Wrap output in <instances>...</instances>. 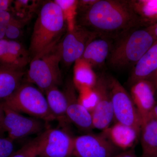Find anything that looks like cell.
I'll return each instance as SVG.
<instances>
[{"label":"cell","instance_id":"obj_8","mask_svg":"<svg viewBox=\"0 0 157 157\" xmlns=\"http://www.w3.org/2000/svg\"><path fill=\"white\" fill-rule=\"evenodd\" d=\"M98 35L85 28L75 25L72 30L67 31L59 41L61 63L70 67L81 58L90 41Z\"/></svg>","mask_w":157,"mask_h":157},{"label":"cell","instance_id":"obj_32","mask_svg":"<svg viewBox=\"0 0 157 157\" xmlns=\"http://www.w3.org/2000/svg\"><path fill=\"white\" fill-rule=\"evenodd\" d=\"M4 114L2 107H0V135H2L5 132L3 126V121H4Z\"/></svg>","mask_w":157,"mask_h":157},{"label":"cell","instance_id":"obj_30","mask_svg":"<svg viewBox=\"0 0 157 157\" xmlns=\"http://www.w3.org/2000/svg\"><path fill=\"white\" fill-rule=\"evenodd\" d=\"M113 157H137L135 154L134 148L124 151L122 152L119 153Z\"/></svg>","mask_w":157,"mask_h":157},{"label":"cell","instance_id":"obj_19","mask_svg":"<svg viewBox=\"0 0 157 157\" xmlns=\"http://www.w3.org/2000/svg\"><path fill=\"white\" fill-rule=\"evenodd\" d=\"M140 138L141 157H155L157 155V120L150 117L141 124Z\"/></svg>","mask_w":157,"mask_h":157},{"label":"cell","instance_id":"obj_31","mask_svg":"<svg viewBox=\"0 0 157 157\" xmlns=\"http://www.w3.org/2000/svg\"><path fill=\"white\" fill-rule=\"evenodd\" d=\"M147 29L151 33L156 41L157 40V22L151 25L146 27Z\"/></svg>","mask_w":157,"mask_h":157},{"label":"cell","instance_id":"obj_24","mask_svg":"<svg viewBox=\"0 0 157 157\" xmlns=\"http://www.w3.org/2000/svg\"><path fill=\"white\" fill-rule=\"evenodd\" d=\"M38 1L29 0H18L13 2V9L18 16L17 18L28 20L33 11L38 7Z\"/></svg>","mask_w":157,"mask_h":157},{"label":"cell","instance_id":"obj_18","mask_svg":"<svg viewBox=\"0 0 157 157\" xmlns=\"http://www.w3.org/2000/svg\"><path fill=\"white\" fill-rule=\"evenodd\" d=\"M23 69L0 65V99L11 96L21 84Z\"/></svg>","mask_w":157,"mask_h":157},{"label":"cell","instance_id":"obj_2","mask_svg":"<svg viewBox=\"0 0 157 157\" xmlns=\"http://www.w3.org/2000/svg\"><path fill=\"white\" fill-rule=\"evenodd\" d=\"M67 28L61 9L53 1L43 3L34 25L30 44L32 58L59 42Z\"/></svg>","mask_w":157,"mask_h":157},{"label":"cell","instance_id":"obj_37","mask_svg":"<svg viewBox=\"0 0 157 157\" xmlns=\"http://www.w3.org/2000/svg\"></svg>","mask_w":157,"mask_h":157},{"label":"cell","instance_id":"obj_10","mask_svg":"<svg viewBox=\"0 0 157 157\" xmlns=\"http://www.w3.org/2000/svg\"><path fill=\"white\" fill-rule=\"evenodd\" d=\"M95 91L98 101L91 113L94 128L104 131L109 128L114 119L113 109L106 75L98 76Z\"/></svg>","mask_w":157,"mask_h":157},{"label":"cell","instance_id":"obj_21","mask_svg":"<svg viewBox=\"0 0 157 157\" xmlns=\"http://www.w3.org/2000/svg\"><path fill=\"white\" fill-rule=\"evenodd\" d=\"M45 93L51 112L56 119L63 121L67 118V101L64 93L60 90L57 86H53L47 90Z\"/></svg>","mask_w":157,"mask_h":157},{"label":"cell","instance_id":"obj_33","mask_svg":"<svg viewBox=\"0 0 157 157\" xmlns=\"http://www.w3.org/2000/svg\"><path fill=\"white\" fill-rule=\"evenodd\" d=\"M147 80L151 82L154 86L156 90L157 88V70L149 77Z\"/></svg>","mask_w":157,"mask_h":157},{"label":"cell","instance_id":"obj_1","mask_svg":"<svg viewBox=\"0 0 157 157\" xmlns=\"http://www.w3.org/2000/svg\"><path fill=\"white\" fill-rule=\"evenodd\" d=\"M76 25L113 41L143 26L131 1L127 0L78 1Z\"/></svg>","mask_w":157,"mask_h":157},{"label":"cell","instance_id":"obj_17","mask_svg":"<svg viewBox=\"0 0 157 157\" xmlns=\"http://www.w3.org/2000/svg\"><path fill=\"white\" fill-rule=\"evenodd\" d=\"M157 70V40L133 67L130 78L132 85L148 79Z\"/></svg>","mask_w":157,"mask_h":157},{"label":"cell","instance_id":"obj_13","mask_svg":"<svg viewBox=\"0 0 157 157\" xmlns=\"http://www.w3.org/2000/svg\"><path fill=\"white\" fill-rule=\"evenodd\" d=\"M155 92L153 84L147 79L140 80L132 85L130 95L140 117L141 123L149 118L157 104Z\"/></svg>","mask_w":157,"mask_h":157},{"label":"cell","instance_id":"obj_6","mask_svg":"<svg viewBox=\"0 0 157 157\" xmlns=\"http://www.w3.org/2000/svg\"><path fill=\"white\" fill-rule=\"evenodd\" d=\"M114 119L117 122L129 126L140 132L141 120L130 94L120 82L107 75Z\"/></svg>","mask_w":157,"mask_h":157},{"label":"cell","instance_id":"obj_27","mask_svg":"<svg viewBox=\"0 0 157 157\" xmlns=\"http://www.w3.org/2000/svg\"><path fill=\"white\" fill-rule=\"evenodd\" d=\"M13 141L8 137H0V157H10L13 154L14 150Z\"/></svg>","mask_w":157,"mask_h":157},{"label":"cell","instance_id":"obj_9","mask_svg":"<svg viewBox=\"0 0 157 157\" xmlns=\"http://www.w3.org/2000/svg\"><path fill=\"white\" fill-rule=\"evenodd\" d=\"M0 107L4 112V130L8 133V137L13 141L36 134L42 130L43 124L39 119L24 116L3 102L0 104Z\"/></svg>","mask_w":157,"mask_h":157},{"label":"cell","instance_id":"obj_25","mask_svg":"<svg viewBox=\"0 0 157 157\" xmlns=\"http://www.w3.org/2000/svg\"><path fill=\"white\" fill-rule=\"evenodd\" d=\"M28 20L20 19L14 16L6 29L5 39L17 41L21 36L25 24Z\"/></svg>","mask_w":157,"mask_h":157},{"label":"cell","instance_id":"obj_12","mask_svg":"<svg viewBox=\"0 0 157 157\" xmlns=\"http://www.w3.org/2000/svg\"><path fill=\"white\" fill-rule=\"evenodd\" d=\"M75 89L73 81L69 80L63 91L67 101V118L82 130L90 131L94 128L91 113L79 101Z\"/></svg>","mask_w":157,"mask_h":157},{"label":"cell","instance_id":"obj_34","mask_svg":"<svg viewBox=\"0 0 157 157\" xmlns=\"http://www.w3.org/2000/svg\"><path fill=\"white\" fill-rule=\"evenodd\" d=\"M150 117L157 120V103L154 107L151 114Z\"/></svg>","mask_w":157,"mask_h":157},{"label":"cell","instance_id":"obj_5","mask_svg":"<svg viewBox=\"0 0 157 157\" xmlns=\"http://www.w3.org/2000/svg\"><path fill=\"white\" fill-rule=\"evenodd\" d=\"M3 103L19 113H27L46 121L56 119L51 112L46 97L37 88L28 83H21Z\"/></svg>","mask_w":157,"mask_h":157},{"label":"cell","instance_id":"obj_26","mask_svg":"<svg viewBox=\"0 0 157 157\" xmlns=\"http://www.w3.org/2000/svg\"><path fill=\"white\" fill-rule=\"evenodd\" d=\"M38 137L22 147L10 157H38Z\"/></svg>","mask_w":157,"mask_h":157},{"label":"cell","instance_id":"obj_29","mask_svg":"<svg viewBox=\"0 0 157 157\" xmlns=\"http://www.w3.org/2000/svg\"><path fill=\"white\" fill-rule=\"evenodd\" d=\"M13 2L10 0H0V11H10Z\"/></svg>","mask_w":157,"mask_h":157},{"label":"cell","instance_id":"obj_7","mask_svg":"<svg viewBox=\"0 0 157 157\" xmlns=\"http://www.w3.org/2000/svg\"><path fill=\"white\" fill-rule=\"evenodd\" d=\"M74 138L59 129H49L38 136V157L73 156Z\"/></svg>","mask_w":157,"mask_h":157},{"label":"cell","instance_id":"obj_36","mask_svg":"<svg viewBox=\"0 0 157 157\" xmlns=\"http://www.w3.org/2000/svg\"><path fill=\"white\" fill-rule=\"evenodd\" d=\"M155 157H157V155H156L155 156Z\"/></svg>","mask_w":157,"mask_h":157},{"label":"cell","instance_id":"obj_3","mask_svg":"<svg viewBox=\"0 0 157 157\" xmlns=\"http://www.w3.org/2000/svg\"><path fill=\"white\" fill-rule=\"evenodd\" d=\"M136 28L113 41L107 61L116 70L134 67L155 42L147 28Z\"/></svg>","mask_w":157,"mask_h":157},{"label":"cell","instance_id":"obj_4","mask_svg":"<svg viewBox=\"0 0 157 157\" xmlns=\"http://www.w3.org/2000/svg\"><path fill=\"white\" fill-rule=\"evenodd\" d=\"M58 43L51 46L32 59L28 72V80L36 85L43 92L60 82L59 68L61 55Z\"/></svg>","mask_w":157,"mask_h":157},{"label":"cell","instance_id":"obj_35","mask_svg":"<svg viewBox=\"0 0 157 157\" xmlns=\"http://www.w3.org/2000/svg\"><path fill=\"white\" fill-rule=\"evenodd\" d=\"M155 93H156V97H157V88H156V90Z\"/></svg>","mask_w":157,"mask_h":157},{"label":"cell","instance_id":"obj_11","mask_svg":"<svg viewBox=\"0 0 157 157\" xmlns=\"http://www.w3.org/2000/svg\"><path fill=\"white\" fill-rule=\"evenodd\" d=\"M118 150L102 133L74 138L73 156L76 157H113Z\"/></svg>","mask_w":157,"mask_h":157},{"label":"cell","instance_id":"obj_28","mask_svg":"<svg viewBox=\"0 0 157 157\" xmlns=\"http://www.w3.org/2000/svg\"><path fill=\"white\" fill-rule=\"evenodd\" d=\"M14 15L9 11H0V39H5L6 29Z\"/></svg>","mask_w":157,"mask_h":157},{"label":"cell","instance_id":"obj_22","mask_svg":"<svg viewBox=\"0 0 157 157\" xmlns=\"http://www.w3.org/2000/svg\"><path fill=\"white\" fill-rule=\"evenodd\" d=\"M131 2L143 26L147 27L157 22V0L131 1Z\"/></svg>","mask_w":157,"mask_h":157},{"label":"cell","instance_id":"obj_16","mask_svg":"<svg viewBox=\"0 0 157 157\" xmlns=\"http://www.w3.org/2000/svg\"><path fill=\"white\" fill-rule=\"evenodd\" d=\"M113 42L108 38L96 36L88 43L80 59L93 69L102 67L107 60Z\"/></svg>","mask_w":157,"mask_h":157},{"label":"cell","instance_id":"obj_14","mask_svg":"<svg viewBox=\"0 0 157 157\" xmlns=\"http://www.w3.org/2000/svg\"><path fill=\"white\" fill-rule=\"evenodd\" d=\"M30 57L29 51L17 41L0 39V65L24 69Z\"/></svg>","mask_w":157,"mask_h":157},{"label":"cell","instance_id":"obj_15","mask_svg":"<svg viewBox=\"0 0 157 157\" xmlns=\"http://www.w3.org/2000/svg\"><path fill=\"white\" fill-rule=\"evenodd\" d=\"M102 132V134L116 147L124 151L134 148L140 138V132L137 129L118 122Z\"/></svg>","mask_w":157,"mask_h":157},{"label":"cell","instance_id":"obj_20","mask_svg":"<svg viewBox=\"0 0 157 157\" xmlns=\"http://www.w3.org/2000/svg\"><path fill=\"white\" fill-rule=\"evenodd\" d=\"M97 78L93 68L86 62L80 59L75 63L73 82L81 92L93 89Z\"/></svg>","mask_w":157,"mask_h":157},{"label":"cell","instance_id":"obj_23","mask_svg":"<svg viewBox=\"0 0 157 157\" xmlns=\"http://www.w3.org/2000/svg\"><path fill=\"white\" fill-rule=\"evenodd\" d=\"M61 9L67 31L72 30L76 25L77 4L76 0H55L54 1Z\"/></svg>","mask_w":157,"mask_h":157}]
</instances>
